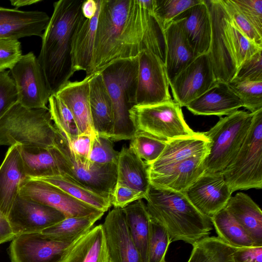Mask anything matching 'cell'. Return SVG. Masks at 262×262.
<instances>
[{
    "label": "cell",
    "instance_id": "22",
    "mask_svg": "<svg viewBox=\"0 0 262 262\" xmlns=\"http://www.w3.org/2000/svg\"><path fill=\"white\" fill-rule=\"evenodd\" d=\"M185 107L195 115H215L221 117L237 111L243 107V103L228 83L217 81Z\"/></svg>",
    "mask_w": 262,
    "mask_h": 262
},
{
    "label": "cell",
    "instance_id": "33",
    "mask_svg": "<svg viewBox=\"0 0 262 262\" xmlns=\"http://www.w3.org/2000/svg\"><path fill=\"white\" fill-rule=\"evenodd\" d=\"M51 148L20 145V153L28 178L39 179L60 174Z\"/></svg>",
    "mask_w": 262,
    "mask_h": 262
},
{
    "label": "cell",
    "instance_id": "7",
    "mask_svg": "<svg viewBox=\"0 0 262 262\" xmlns=\"http://www.w3.org/2000/svg\"><path fill=\"white\" fill-rule=\"evenodd\" d=\"M253 113L238 111L220 117L208 131L209 152L204 160L205 172H222L240 149L250 127Z\"/></svg>",
    "mask_w": 262,
    "mask_h": 262
},
{
    "label": "cell",
    "instance_id": "48",
    "mask_svg": "<svg viewBox=\"0 0 262 262\" xmlns=\"http://www.w3.org/2000/svg\"><path fill=\"white\" fill-rule=\"evenodd\" d=\"M10 72H0V119L17 102L16 90Z\"/></svg>",
    "mask_w": 262,
    "mask_h": 262
},
{
    "label": "cell",
    "instance_id": "52",
    "mask_svg": "<svg viewBox=\"0 0 262 262\" xmlns=\"http://www.w3.org/2000/svg\"><path fill=\"white\" fill-rule=\"evenodd\" d=\"M233 258L234 262H262V246L235 247Z\"/></svg>",
    "mask_w": 262,
    "mask_h": 262
},
{
    "label": "cell",
    "instance_id": "46",
    "mask_svg": "<svg viewBox=\"0 0 262 262\" xmlns=\"http://www.w3.org/2000/svg\"><path fill=\"white\" fill-rule=\"evenodd\" d=\"M22 55L21 43L18 40L0 39V72L11 70Z\"/></svg>",
    "mask_w": 262,
    "mask_h": 262
},
{
    "label": "cell",
    "instance_id": "1",
    "mask_svg": "<svg viewBox=\"0 0 262 262\" xmlns=\"http://www.w3.org/2000/svg\"><path fill=\"white\" fill-rule=\"evenodd\" d=\"M155 4L156 0H101L91 75L144 50L165 63L164 29L154 14Z\"/></svg>",
    "mask_w": 262,
    "mask_h": 262
},
{
    "label": "cell",
    "instance_id": "41",
    "mask_svg": "<svg viewBox=\"0 0 262 262\" xmlns=\"http://www.w3.org/2000/svg\"><path fill=\"white\" fill-rule=\"evenodd\" d=\"M171 242L166 229L151 218L147 262H163Z\"/></svg>",
    "mask_w": 262,
    "mask_h": 262
},
{
    "label": "cell",
    "instance_id": "21",
    "mask_svg": "<svg viewBox=\"0 0 262 262\" xmlns=\"http://www.w3.org/2000/svg\"><path fill=\"white\" fill-rule=\"evenodd\" d=\"M50 18L43 11L0 7V39L18 40L32 36L41 37Z\"/></svg>",
    "mask_w": 262,
    "mask_h": 262
},
{
    "label": "cell",
    "instance_id": "6",
    "mask_svg": "<svg viewBox=\"0 0 262 262\" xmlns=\"http://www.w3.org/2000/svg\"><path fill=\"white\" fill-rule=\"evenodd\" d=\"M51 148L60 175L111 201L117 182V164L81 162L75 157L66 137L59 130Z\"/></svg>",
    "mask_w": 262,
    "mask_h": 262
},
{
    "label": "cell",
    "instance_id": "40",
    "mask_svg": "<svg viewBox=\"0 0 262 262\" xmlns=\"http://www.w3.org/2000/svg\"><path fill=\"white\" fill-rule=\"evenodd\" d=\"M228 83L250 113L262 109V81L232 79Z\"/></svg>",
    "mask_w": 262,
    "mask_h": 262
},
{
    "label": "cell",
    "instance_id": "31",
    "mask_svg": "<svg viewBox=\"0 0 262 262\" xmlns=\"http://www.w3.org/2000/svg\"><path fill=\"white\" fill-rule=\"evenodd\" d=\"M245 230L255 246H262V211L247 194L231 196L225 207Z\"/></svg>",
    "mask_w": 262,
    "mask_h": 262
},
{
    "label": "cell",
    "instance_id": "39",
    "mask_svg": "<svg viewBox=\"0 0 262 262\" xmlns=\"http://www.w3.org/2000/svg\"><path fill=\"white\" fill-rule=\"evenodd\" d=\"M166 143V140L145 132H137L131 139L129 147L147 165H149L159 157Z\"/></svg>",
    "mask_w": 262,
    "mask_h": 262
},
{
    "label": "cell",
    "instance_id": "44",
    "mask_svg": "<svg viewBox=\"0 0 262 262\" xmlns=\"http://www.w3.org/2000/svg\"><path fill=\"white\" fill-rule=\"evenodd\" d=\"M118 157L119 152L115 149L113 141L94 131L92 134L89 160L99 164H117Z\"/></svg>",
    "mask_w": 262,
    "mask_h": 262
},
{
    "label": "cell",
    "instance_id": "8",
    "mask_svg": "<svg viewBox=\"0 0 262 262\" xmlns=\"http://www.w3.org/2000/svg\"><path fill=\"white\" fill-rule=\"evenodd\" d=\"M231 192L262 188V109L253 113L240 149L222 171Z\"/></svg>",
    "mask_w": 262,
    "mask_h": 262
},
{
    "label": "cell",
    "instance_id": "56",
    "mask_svg": "<svg viewBox=\"0 0 262 262\" xmlns=\"http://www.w3.org/2000/svg\"><path fill=\"white\" fill-rule=\"evenodd\" d=\"M163 262H166V261H165V260H163Z\"/></svg>",
    "mask_w": 262,
    "mask_h": 262
},
{
    "label": "cell",
    "instance_id": "26",
    "mask_svg": "<svg viewBox=\"0 0 262 262\" xmlns=\"http://www.w3.org/2000/svg\"><path fill=\"white\" fill-rule=\"evenodd\" d=\"M93 75L81 81H69L55 93L72 114L80 134L94 131L89 102V85Z\"/></svg>",
    "mask_w": 262,
    "mask_h": 262
},
{
    "label": "cell",
    "instance_id": "32",
    "mask_svg": "<svg viewBox=\"0 0 262 262\" xmlns=\"http://www.w3.org/2000/svg\"><path fill=\"white\" fill-rule=\"evenodd\" d=\"M132 238L143 262H147L151 218L142 199L122 208Z\"/></svg>",
    "mask_w": 262,
    "mask_h": 262
},
{
    "label": "cell",
    "instance_id": "45",
    "mask_svg": "<svg viewBox=\"0 0 262 262\" xmlns=\"http://www.w3.org/2000/svg\"><path fill=\"white\" fill-rule=\"evenodd\" d=\"M230 18L237 27L252 41L262 46V35L239 11L232 0H222Z\"/></svg>",
    "mask_w": 262,
    "mask_h": 262
},
{
    "label": "cell",
    "instance_id": "23",
    "mask_svg": "<svg viewBox=\"0 0 262 262\" xmlns=\"http://www.w3.org/2000/svg\"><path fill=\"white\" fill-rule=\"evenodd\" d=\"M27 178L20 145H11L0 166V211L7 218L19 195L20 185Z\"/></svg>",
    "mask_w": 262,
    "mask_h": 262
},
{
    "label": "cell",
    "instance_id": "5",
    "mask_svg": "<svg viewBox=\"0 0 262 262\" xmlns=\"http://www.w3.org/2000/svg\"><path fill=\"white\" fill-rule=\"evenodd\" d=\"M58 133L49 108L30 109L16 102L0 119V145L50 148Z\"/></svg>",
    "mask_w": 262,
    "mask_h": 262
},
{
    "label": "cell",
    "instance_id": "54",
    "mask_svg": "<svg viewBox=\"0 0 262 262\" xmlns=\"http://www.w3.org/2000/svg\"><path fill=\"white\" fill-rule=\"evenodd\" d=\"M100 4V0L84 1L81 6L82 15L86 18L91 19L95 15Z\"/></svg>",
    "mask_w": 262,
    "mask_h": 262
},
{
    "label": "cell",
    "instance_id": "35",
    "mask_svg": "<svg viewBox=\"0 0 262 262\" xmlns=\"http://www.w3.org/2000/svg\"><path fill=\"white\" fill-rule=\"evenodd\" d=\"M218 237L236 247L256 246L254 242L231 214L224 208L210 217Z\"/></svg>",
    "mask_w": 262,
    "mask_h": 262
},
{
    "label": "cell",
    "instance_id": "36",
    "mask_svg": "<svg viewBox=\"0 0 262 262\" xmlns=\"http://www.w3.org/2000/svg\"><path fill=\"white\" fill-rule=\"evenodd\" d=\"M192 246L187 262H234L235 247L218 237H205Z\"/></svg>",
    "mask_w": 262,
    "mask_h": 262
},
{
    "label": "cell",
    "instance_id": "49",
    "mask_svg": "<svg viewBox=\"0 0 262 262\" xmlns=\"http://www.w3.org/2000/svg\"><path fill=\"white\" fill-rule=\"evenodd\" d=\"M233 3L262 35V0H232Z\"/></svg>",
    "mask_w": 262,
    "mask_h": 262
},
{
    "label": "cell",
    "instance_id": "42",
    "mask_svg": "<svg viewBox=\"0 0 262 262\" xmlns=\"http://www.w3.org/2000/svg\"><path fill=\"white\" fill-rule=\"evenodd\" d=\"M229 30L238 69L245 60L262 51V46L250 39L231 18Z\"/></svg>",
    "mask_w": 262,
    "mask_h": 262
},
{
    "label": "cell",
    "instance_id": "12",
    "mask_svg": "<svg viewBox=\"0 0 262 262\" xmlns=\"http://www.w3.org/2000/svg\"><path fill=\"white\" fill-rule=\"evenodd\" d=\"M138 57V75L135 105H149L171 99L164 62L148 50Z\"/></svg>",
    "mask_w": 262,
    "mask_h": 262
},
{
    "label": "cell",
    "instance_id": "19",
    "mask_svg": "<svg viewBox=\"0 0 262 262\" xmlns=\"http://www.w3.org/2000/svg\"><path fill=\"white\" fill-rule=\"evenodd\" d=\"M188 44L198 56L209 52L211 38L210 14L205 0H201L177 16Z\"/></svg>",
    "mask_w": 262,
    "mask_h": 262
},
{
    "label": "cell",
    "instance_id": "11",
    "mask_svg": "<svg viewBox=\"0 0 262 262\" xmlns=\"http://www.w3.org/2000/svg\"><path fill=\"white\" fill-rule=\"evenodd\" d=\"M17 102L30 109H48L52 94L38 58L32 52L23 55L10 70Z\"/></svg>",
    "mask_w": 262,
    "mask_h": 262
},
{
    "label": "cell",
    "instance_id": "57",
    "mask_svg": "<svg viewBox=\"0 0 262 262\" xmlns=\"http://www.w3.org/2000/svg\"><path fill=\"white\" fill-rule=\"evenodd\" d=\"M109 262H110V261H109Z\"/></svg>",
    "mask_w": 262,
    "mask_h": 262
},
{
    "label": "cell",
    "instance_id": "50",
    "mask_svg": "<svg viewBox=\"0 0 262 262\" xmlns=\"http://www.w3.org/2000/svg\"><path fill=\"white\" fill-rule=\"evenodd\" d=\"M145 198L143 193L116 183L111 196V204L114 207L123 208L136 201Z\"/></svg>",
    "mask_w": 262,
    "mask_h": 262
},
{
    "label": "cell",
    "instance_id": "47",
    "mask_svg": "<svg viewBox=\"0 0 262 262\" xmlns=\"http://www.w3.org/2000/svg\"><path fill=\"white\" fill-rule=\"evenodd\" d=\"M260 51L245 60L238 68L233 79L262 81V56Z\"/></svg>",
    "mask_w": 262,
    "mask_h": 262
},
{
    "label": "cell",
    "instance_id": "29",
    "mask_svg": "<svg viewBox=\"0 0 262 262\" xmlns=\"http://www.w3.org/2000/svg\"><path fill=\"white\" fill-rule=\"evenodd\" d=\"M102 224L93 227L79 237L67 251L62 262H109Z\"/></svg>",
    "mask_w": 262,
    "mask_h": 262
},
{
    "label": "cell",
    "instance_id": "20",
    "mask_svg": "<svg viewBox=\"0 0 262 262\" xmlns=\"http://www.w3.org/2000/svg\"><path fill=\"white\" fill-rule=\"evenodd\" d=\"M207 155L186 159L161 169L148 171L150 185L177 192H185L205 172Z\"/></svg>",
    "mask_w": 262,
    "mask_h": 262
},
{
    "label": "cell",
    "instance_id": "13",
    "mask_svg": "<svg viewBox=\"0 0 262 262\" xmlns=\"http://www.w3.org/2000/svg\"><path fill=\"white\" fill-rule=\"evenodd\" d=\"M19 195L52 207L63 213L66 217L104 213L38 179L27 178L23 181L20 185Z\"/></svg>",
    "mask_w": 262,
    "mask_h": 262
},
{
    "label": "cell",
    "instance_id": "16",
    "mask_svg": "<svg viewBox=\"0 0 262 262\" xmlns=\"http://www.w3.org/2000/svg\"><path fill=\"white\" fill-rule=\"evenodd\" d=\"M75 241H57L47 238L41 233L19 235L10 244V258L12 262H62Z\"/></svg>",
    "mask_w": 262,
    "mask_h": 262
},
{
    "label": "cell",
    "instance_id": "24",
    "mask_svg": "<svg viewBox=\"0 0 262 262\" xmlns=\"http://www.w3.org/2000/svg\"><path fill=\"white\" fill-rule=\"evenodd\" d=\"M209 141L204 132H194L190 135L166 141L159 157L147 165L148 171H157L197 156L208 155Z\"/></svg>",
    "mask_w": 262,
    "mask_h": 262
},
{
    "label": "cell",
    "instance_id": "10",
    "mask_svg": "<svg viewBox=\"0 0 262 262\" xmlns=\"http://www.w3.org/2000/svg\"><path fill=\"white\" fill-rule=\"evenodd\" d=\"M205 2L211 21V43L208 54L216 80L229 83L237 70L229 30L230 18L222 0Z\"/></svg>",
    "mask_w": 262,
    "mask_h": 262
},
{
    "label": "cell",
    "instance_id": "3",
    "mask_svg": "<svg viewBox=\"0 0 262 262\" xmlns=\"http://www.w3.org/2000/svg\"><path fill=\"white\" fill-rule=\"evenodd\" d=\"M145 200L150 217L166 229L171 242L182 241L193 245L212 229L210 218L192 205L184 192L150 185Z\"/></svg>",
    "mask_w": 262,
    "mask_h": 262
},
{
    "label": "cell",
    "instance_id": "37",
    "mask_svg": "<svg viewBox=\"0 0 262 262\" xmlns=\"http://www.w3.org/2000/svg\"><path fill=\"white\" fill-rule=\"evenodd\" d=\"M38 179L54 185L73 198L104 213L112 205L110 200L74 183L60 174Z\"/></svg>",
    "mask_w": 262,
    "mask_h": 262
},
{
    "label": "cell",
    "instance_id": "30",
    "mask_svg": "<svg viewBox=\"0 0 262 262\" xmlns=\"http://www.w3.org/2000/svg\"><path fill=\"white\" fill-rule=\"evenodd\" d=\"M116 183L147 196L150 186L148 166L130 147L123 146L119 152Z\"/></svg>",
    "mask_w": 262,
    "mask_h": 262
},
{
    "label": "cell",
    "instance_id": "34",
    "mask_svg": "<svg viewBox=\"0 0 262 262\" xmlns=\"http://www.w3.org/2000/svg\"><path fill=\"white\" fill-rule=\"evenodd\" d=\"M104 213L85 216L66 217L41 231L46 237L63 242H71L89 231Z\"/></svg>",
    "mask_w": 262,
    "mask_h": 262
},
{
    "label": "cell",
    "instance_id": "38",
    "mask_svg": "<svg viewBox=\"0 0 262 262\" xmlns=\"http://www.w3.org/2000/svg\"><path fill=\"white\" fill-rule=\"evenodd\" d=\"M48 103L54 125L64 136L68 143H71L80 134L72 114L55 94L51 95Z\"/></svg>",
    "mask_w": 262,
    "mask_h": 262
},
{
    "label": "cell",
    "instance_id": "28",
    "mask_svg": "<svg viewBox=\"0 0 262 262\" xmlns=\"http://www.w3.org/2000/svg\"><path fill=\"white\" fill-rule=\"evenodd\" d=\"M165 65L169 81L174 78L196 57L178 21H172L165 30Z\"/></svg>",
    "mask_w": 262,
    "mask_h": 262
},
{
    "label": "cell",
    "instance_id": "18",
    "mask_svg": "<svg viewBox=\"0 0 262 262\" xmlns=\"http://www.w3.org/2000/svg\"><path fill=\"white\" fill-rule=\"evenodd\" d=\"M110 262H143L121 208L114 207L102 224Z\"/></svg>",
    "mask_w": 262,
    "mask_h": 262
},
{
    "label": "cell",
    "instance_id": "15",
    "mask_svg": "<svg viewBox=\"0 0 262 262\" xmlns=\"http://www.w3.org/2000/svg\"><path fill=\"white\" fill-rule=\"evenodd\" d=\"M60 211L49 206L26 199L19 195L7 216L15 236L41 233L66 218Z\"/></svg>",
    "mask_w": 262,
    "mask_h": 262
},
{
    "label": "cell",
    "instance_id": "53",
    "mask_svg": "<svg viewBox=\"0 0 262 262\" xmlns=\"http://www.w3.org/2000/svg\"><path fill=\"white\" fill-rule=\"evenodd\" d=\"M15 237L7 218L0 211V244L12 241Z\"/></svg>",
    "mask_w": 262,
    "mask_h": 262
},
{
    "label": "cell",
    "instance_id": "17",
    "mask_svg": "<svg viewBox=\"0 0 262 262\" xmlns=\"http://www.w3.org/2000/svg\"><path fill=\"white\" fill-rule=\"evenodd\" d=\"M184 192L192 205L209 218L225 207L232 193L222 172H204Z\"/></svg>",
    "mask_w": 262,
    "mask_h": 262
},
{
    "label": "cell",
    "instance_id": "27",
    "mask_svg": "<svg viewBox=\"0 0 262 262\" xmlns=\"http://www.w3.org/2000/svg\"><path fill=\"white\" fill-rule=\"evenodd\" d=\"M98 9L91 19L81 15L73 34L71 43V59L74 72H85L86 76L91 75L96 32L99 14Z\"/></svg>",
    "mask_w": 262,
    "mask_h": 262
},
{
    "label": "cell",
    "instance_id": "55",
    "mask_svg": "<svg viewBox=\"0 0 262 262\" xmlns=\"http://www.w3.org/2000/svg\"><path fill=\"white\" fill-rule=\"evenodd\" d=\"M41 1L40 0H11L10 2L12 6L18 9L20 7L35 4Z\"/></svg>",
    "mask_w": 262,
    "mask_h": 262
},
{
    "label": "cell",
    "instance_id": "51",
    "mask_svg": "<svg viewBox=\"0 0 262 262\" xmlns=\"http://www.w3.org/2000/svg\"><path fill=\"white\" fill-rule=\"evenodd\" d=\"M92 133L80 134L71 143H68L75 157L83 163H87L90 162L88 158L91 148Z\"/></svg>",
    "mask_w": 262,
    "mask_h": 262
},
{
    "label": "cell",
    "instance_id": "2",
    "mask_svg": "<svg viewBox=\"0 0 262 262\" xmlns=\"http://www.w3.org/2000/svg\"><path fill=\"white\" fill-rule=\"evenodd\" d=\"M83 1L60 0L54 3L52 15L41 36L37 58L52 94L68 83L75 73L72 68L71 43L82 15Z\"/></svg>",
    "mask_w": 262,
    "mask_h": 262
},
{
    "label": "cell",
    "instance_id": "43",
    "mask_svg": "<svg viewBox=\"0 0 262 262\" xmlns=\"http://www.w3.org/2000/svg\"><path fill=\"white\" fill-rule=\"evenodd\" d=\"M201 0H156L154 14L165 30L180 14Z\"/></svg>",
    "mask_w": 262,
    "mask_h": 262
},
{
    "label": "cell",
    "instance_id": "4",
    "mask_svg": "<svg viewBox=\"0 0 262 262\" xmlns=\"http://www.w3.org/2000/svg\"><path fill=\"white\" fill-rule=\"evenodd\" d=\"M111 97L114 115L112 141L131 140L136 133L129 110L135 105L138 57L113 61L100 71Z\"/></svg>",
    "mask_w": 262,
    "mask_h": 262
},
{
    "label": "cell",
    "instance_id": "14",
    "mask_svg": "<svg viewBox=\"0 0 262 262\" xmlns=\"http://www.w3.org/2000/svg\"><path fill=\"white\" fill-rule=\"evenodd\" d=\"M216 80L207 54L198 56L169 81L174 100L182 107L214 85Z\"/></svg>",
    "mask_w": 262,
    "mask_h": 262
},
{
    "label": "cell",
    "instance_id": "9",
    "mask_svg": "<svg viewBox=\"0 0 262 262\" xmlns=\"http://www.w3.org/2000/svg\"><path fill=\"white\" fill-rule=\"evenodd\" d=\"M129 118L137 132L169 140L194 132L186 123L180 105L174 100L149 105H135Z\"/></svg>",
    "mask_w": 262,
    "mask_h": 262
},
{
    "label": "cell",
    "instance_id": "25",
    "mask_svg": "<svg viewBox=\"0 0 262 262\" xmlns=\"http://www.w3.org/2000/svg\"><path fill=\"white\" fill-rule=\"evenodd\" d=\"M89 102L94 131L111 139L114 128L113 105L100 71L94 73L90 81Z\"/></svg>",
    "mask_w": 262,
    "mask_h": 262
}]
</instances>
